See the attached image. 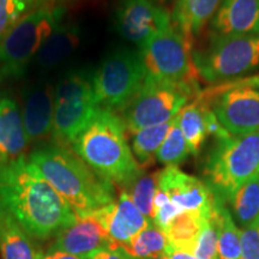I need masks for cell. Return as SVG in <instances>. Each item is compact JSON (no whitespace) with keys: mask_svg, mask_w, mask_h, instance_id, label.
I'll use <instances>...</instances> for the list:
<instances>
[{"mask_svg":"<svg viewBox=\"0 0 259 259\" xmlns=\"http://www.w3.org/2000/svg\"><path fill=\"white\" fill-rule=\"evenodd\" d=\"M0 208L41 241L76 220V212L25 156L0 166Z\"/></svg>","mask_w":259,"mask_h":259,"instance_id":"1","label":"cell"},{"mask_svg":"<svg viewBox=\"0 0 259 259\" xmlns=\"http://www.w3.org/2000/svg\"><path fill=\"white\" fill-rule=\"evenodd\" d=\"M28 160L76 213L95 211L115 200L114 185L96 174L67 145H41Z\"/></svg>","mask_w":259,"mask_h":259,"instance_id":"2","label":"cell"},{"mask_svg":"<svg viewBox=\"0 0 259 259\" xmlns=\"http://www.w3.org/2000/svg\"><path fill=\"white\" fill-rule=\"evenodd\" d=\"M70 147L96 174L121 189L144 171L127 143L124 122L113 111L100 108Z\"/></svg>","mask_w":259,"mask_h":259,"instance_id":"3","label":"cell"},{"mask_svg":"<svg viewBox=\"0 0 259 259\" xmlns=\"http://www.w3.org/2000/svg\"><path fill=\"white\" fill-rule=\"evenodd\" d=\"M259 174V132L215 139L204 166L205 184L226 204L242 184Z\"/></svg>","mask_w":259,"mask_h":259,"instance_id":"4","label":"cell"},{"mask_svg":"<svg viewBox=\"0 0 259 259\" xmlns=\"http://www.w3.org/2000/svg\"><path fill=\"white\" fill-rule=\"evenodd\" d=\"M193 60L200 79L219 84L259 70V35L210 36L208 44L193 51Z\"/></svg>","mask_w":259,"mask_h":259,"instance_id":"5","label":"cell"},{"mask_svg":"<svg viewBox=\"0 0 259 259\" xmlns=\"http://www.w3.org/2000/svg\"><path fill=\"white\" fill-rule=\"evenodd\" d=\"M200 92L199 85L147 78L143 88L120 109L119 116L124 122L126 132L132 135L138 130L173 120Z\"/></svg>","mask_w":259,"mask_h":259,"instance_id":"6","label":"cell"},{"mask_svg":"<svg viewBox=\"0 0 259 259\" xmlns=\"http://www.w3.org/2000/svg\"><path fill=\"white\" fill-rule=\"evenodd\" d=\"M63 17V10L41 8L24 16L0 44V80L24 76L42 44Z\"/></svg>","mask_w":259,"mask_h":259,"instance_id":"7","label":"cell"},{"mask_svg":"<svg viewBox=\"0 0 259 259\" xmlns=\"http://www.w3.org/2000/svg\"><path fill=\"white\" fill-rule=\"evenodd\" d=\"M147 78L169 83L199 85V74L193 60V40L173 24L139 48Z\"/></svg>","mask_w":259,"mask_h":259,"instance_id":"8","label":"cell"},{"mask_svg":"<svg viewBox=\"0 0 259 259\" xmlns=\"http://www.w3.org/2000/svg\"><path fill=\"white\" fill-rule=\"evenodd\" d=\"M99 109L92 76L77 69L65 73L54 89V143L70 147Z\"/></svg>","mask_w":259,"mask_h":259,"instance_id":"9","label":"cell"},{"mask_svg":"<svg viewBox=\"0 0 259 259\" xmlns=\"http://www.w3.org/2000/svg\"><path fill=\"white\" fill-rule=\"evenodd\" d=\"M147 80L139 52L122 48L109 53L92 76L93 89L100 108L120 111Z\"/></svg>","mask_w":259,"mask_h":259,"instance_id":"10","label":"cell"},{"mask_svg":"<svg viewBox=\"0 0 259 259\" xmlns=\"http://www.w3.org/2000/svg\"><path fill=\"white\" fill-rule=\"evenodd\" d=\"M216 118L233 136L259 132V76L240 83H222L200 92Z\"/></svg>","mask_w":259,"mask_h":259,"instance_id":"11","label":"cell"},{"mask_svg":"<svg viewBox=\"0 0 259 259\" xmlns=\"http://www.w3.org/2000/svg\"><path fill=\"white\" fill-rule=\"evenodd\" d=\"M171 24L170 12L154 0H119L116 5V30L138 48Z\"/></svg>","mask_w":259,"mask_h":259,"instance_id":"12","label":"cell"},{"mask_svg":"<svg viewBox=\"0 0 259 259\" xmlns=\"http://www.w3.org/2000/svg\"><path fill=\"white\" fill-rule=\"evenodd\" d=\"M158 189L181 212L198 213L211 219L216 204V196L205 181L190 176L176 166L158 170Z\"/></svg>","mask_w":259,"mask_h":259,"instance_id":"13","label":"cell"},{"mask_svg":"<svg viewBox=\"0 0 259 259\" xmlns=\"http://www.w3.org/2000/svg\"><path fill=\"white\" fill-rule=\"evenodd\" d=\"M112 245L108 233L100 221L96 211L76 213L72 225L65 227L53 238L51 251H61L89 259L97 251Z\"/></svg>","mask_w":259,"mask_h":259,"instance_id":"14","label":"cell"},{"mask_svg":"<svg viewBox=\"0 0 259 259\" xmlns=\"http://www.w3.org/2000/svg\"><path fill=\"white\" fill-rule=\"evenodd\" d=\"M21 112L29 143H37L46 139L53 132V87L47 82L28 85L23 92Z\"/></svg>","mask_w":259,"mask_h":259,"instance_id":"15","label":"cell"},{"mask_svg":"<svg viewBox=\"0 0 259 259\" xmlns=\"http://www.w3.org/2000/svg\"><path fill=\"white\" fill-rule=\"evenodd\" d=\"M95 211L112 241L109 248L126 244L153 223L139 211L125 190L118 199Z\"/></svg>","mask_w":259,"mask_h":259,"instance_id":"16","label":"cell"},{"mask_svg":"<svg viewBox=\"0 0 259 259\" xmlns=\"http://www.w3.org/2000/svg\"><path fill=\"white\" fill-rule=\"evenodd\" d=\"M211 27L213 34L259 35V0H223Z\"/></svg>","mask_w":259,"mask_h":259,"instance_id":"17","label":"cell"},{"mask_svg":"<svg viewBox=\"0 0 259 259\" xmlns=\"http://www.w3.org/2000/svg\"><path fill=\"white\" fill-rule=\"evenodd\" d=\"M28 144L21 108L11 96H0V166L24 157Z\"/></svg>","mask_w":259,"mask_h":259,"instance_id":"18","label":"cell"},{"mask_svg":"<svg viewBox=\"0 0 259 259\" xmlns=\"http://www.w3.org/2000/svg\"><path fill=\"white\" fill-rule=\"evenodd\" d=\"M223 0H176L171 10V23L191 40L198 36L212 19Z\"/></svg>","mask_w":259,"mask_h":259,"instance_id":"19","label":"cell"},{"mask_svg":"<svg viewBox=\"0 0 259 259\" xmlns=\"http://www.w3.org/2000/svg\"><path fill=\"white\" fill-rule=\"evenodd\" d=\"M79 29L74 24L59 23L42 44L35 64L42 70H53L63 64L79 45Z\"/></svg>","mask_w":259,"mask_h":259,"instance_id":"20","label":"cell"},{"mask_svg":"<svg viewBox=\"0 0 259 259\" xmlns=\"http://www.w3.org/2000/svg\"><path fill=\"white\" fill-rule=\"evenodd\" d=\"M0 255L2 259H38L30 235L8 211L0 208Z\"/></svg>","mask_w":259,"mask_h":259,"instance_id":"21","label":"cell"},{"mask_svg":"<svg viewBox=\"0 0 259 259\" xmlns=\"http://www.w3.org/2000/svg\"><path fill=\"white\" fill-rule=\"evenodd\" d=\"M208 105L206 100L197 96L192 102L184 107L176 116V121L179 126L181 134L186 139L190 154H199L204 142L209 137L205 121V107Z\"/></svg>","mask_w":259,"mask_h":259,"instance_id":"22","label":"cell"},{"mask_svg":"<svg viewBox=\"0 0 259 259\" xmlns=\"http://www.w3.org/2000/svg\"><path fill=\"white\" fill-rule=\"evenodd\" d=\"M211 221L218 234L219 259H240V231L227 208V204L218 197H216Z\"/></svg>","mask_w":259,"mask_h":259,"instance_id":"23","label":"cell"},{"mask_svg":"<svg viewBox=\"0 0 259 259\" xmlns=\"http://www.w3.org/2000/svg\"><path fill=\"white\" fill-rule=\"evenodd\" d=\"M171 122L173 120L138 130L131 135L132 154L142 169L151 166L156 160L158 149L166 139Z\"/></svg>","mask_w":259,"mask_h":259,"instance_id":"24","label":"cell"},{"mask_svg":"<svg viewBox=\"0 0 259 259\" xmlns=\"http://www.w3.org/2000/svg\"><path fill=\"white\" fill-rule=\"evenodd\" d=\"M168 245L169 242L166 233L150 223L132 240L116 247L124 251L131 259H151L166 254Z\"/></svg>","mask_w":259,"mask_h":259,"instance_id":"25","label":"cell"},{"mask_svg":"<svg viewBox=\"0 0 259 259\" xmlns=\"http://www.w3.org/2000/svg\"><path fill=\"white\" fill-rule=\"evenodd\" d=\"M236 221L247 227L259 220V174L239 187L228 203Z\"/></svg>","mask_w":259,"mask_h":259,"instance_id":"26","label":"cell"},{"mask_svg":"<svg viewBox=\"0 0 259 259\" xmlns=\"http://www.w3.org/2000/svg\"><path fill=\"white\" fill-rule=\"evenodd\" d=\"M205 219L208 218L192 212H181L178 215L164 231L170 247L191 253L198 236L200 226Z\"/></svg>","mask_w":259,"mask_h":259,"instance_id":"27","label":"cell"},{"mask_svg":"<svg viewBox=\"0 0 259 259\" xmlns=\"http://www.w3.org/2000/svg\"><path fill=\"white\" fill-rule=\"evenodd\" d=\"M158 187V171L155 173H143L136 178L131 184L125 187L130 198L137 209L147 218L149 221L153 222L154 218V199L156 196Z\"/></svg>","mask_w":259,"mask_h":259,"instance_id":"28","label":"cell"},{"mask_svg":"<svg viewBox=\"0 0 259 259\" xmlns=\"http://www.w3.org/2000/svg\"><path fill=\"white\" fill-rule=\"evenodd\" d=\"M189 155L190 149L186 143V139L181 134L176 119H173L169 132L156 154V161L166 167H178L186 160Z\"/></svg>","mask_w":259,"mask_h":259,"instance_id":"29","label":"cell"},{"mask_svg":"<svg viewBox=\"0 0 259 259\" xmlns=\"http://www.w3.org/2000/svg\"><path fill=\"white\" fill-rule=\"evenodd\" d=\"M197 259H219L218 234L211 219H205L191 252Z\"/></svg>","mask_w":259,"mask_h":259,"instance_id":"30","label":"cell"},{"mask_svg":"<svg viewBox=\"0 0 259 259\" xmlns=\"http://www.w3.org/2000/svg\"><path fill=\"white\" fill-rule=\"evenodd\" d=\"M29 0H0V44L18 23Z\"/></svg>","mask_w":259,"mask_h":259,"instance_id":"31","label":"cell"},{"mask_svg":"<svg viewBox=\"0 0 259 259\" xmlns=\"http://www.w3.org/2000/svg\"><path fill=\"white\" fill-rule=\"evenodd\" d=\"M241 258L259 259V220L240 231Z\"/></svg>","mask_w":259,"mask_h":259,"instance_id":"32","label":"cell"},{"mask_svg":"<svg viewBox=\"0 0 259 259\" xmlns=\"http://www.w3.org/2000/svg\"><path fill=\"white\" fill-rule=\"evenodd\" d=\"M89 259H131L120 248H103L97 251Z\"/></svg>","mask_w":259,"mask_h":259,"instance_id":"33","label":"cell"},{"mask_svg":"<svg viewBox=\"0 0 259 259\" xmlns=\"http://www.w3.org/2000/svg\"><path fill=\"white\" fill-rule=\"evenodd\" d=\"M38 259H83V258H79V257H77V255L66 253V252L48 250L47 252H40Z\"/></svg>","mask_w":259,"mask_h":259,"instance_id":"34","label":"cell"},{"mask_svg":"<svg viewBox=\"0 0 259 259\" xmlns=\"http://www.w3.org/2000/svg\"><path fill=\"white\" fill-rule=\"evenodd\" d=\"M164 257L167 259H197L193 254H191L190 252L177 250V248L170 247L169 245H168Z\"/></svg>","mask_w":259,"mask_h":259,"instance_id":"35","label":"cell"},{"mask_svg":"<svg viewBox=\"0 0 259 259\" xmlns=\"http://www.w3.org/2000/svg\"><path fill=\"white\" fill-rule=\"evenodd\" d=\"M154 2H156L157 4L163 6L164 4H169V3H176V0H154Z\"/></svg>","mask_w":259,"mask_h":259,"instance_id":"36","label":"cell"},{"mask_svg":"<svg viewBox=\"0 0 259 259\" xmlns=\"http://www.w3.org/2000/svg\"><path fill=\"white\" fill-rule=\"evenodd\" d=\"M151 259H167L164 255H160V257H155V258H151Z\"/></svg>","mask_w":259,"mask_h":259,"instance_id":"37","label":"cell"},{"mask_svg":"<svg viewBox=\"0 0 259 259\" xmlns=\"http://www.w3.org/2000/svg\"><path fill=\"white\" fill-rule=\"evenodd\" d=\"M240 259H242V258H240Z\"/></svg>","mask_w":259,"mask_h":259,"instance_id":"38","label":"cell"}]
</instances>
